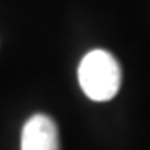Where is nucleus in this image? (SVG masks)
Returning a JSON list of instances; mask_svg holds the SVG:
<instances>
[{"instance_id":"nucleus-1","label":"nucleus","mask_w":150,"mask_h":150,"mask_svg":"<svg viewBox=\"0 0 150 150\" xmlns=\"http://www.w3.org/2000/svg\"><path fill=\"white\" fill-rule=\"evenodd\" d=\"M82 90L93 102L112 100L120 90L122 70L110 52L97 48L83 55L77 70Z\"/></svg>"},{"instance_id":"nucleus-2","label":"nucleus","mask_w":150,"mask_h":150,"mask_svg":"<svg viewBox=\"0 0 150 150\" xmlns=\"http://www.w3.org/2000/svg\"><path fill=\"white\" fill-rule=\"evenodd\" d=\"M20 150H60L59 129L45 113H35L22 127Z\"/></svg>"}]
</instances>
